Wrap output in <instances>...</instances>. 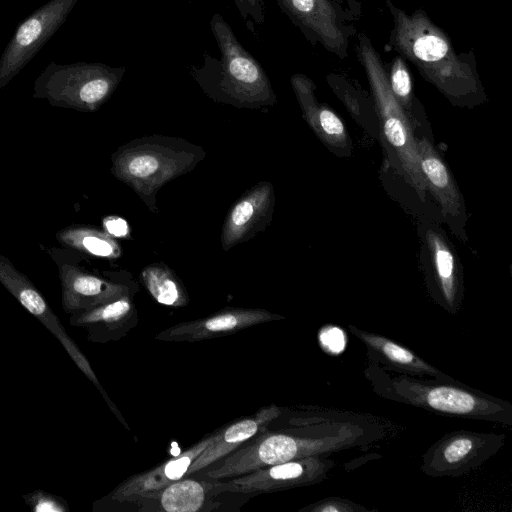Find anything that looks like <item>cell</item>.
<instances>
[{
	"mask_svg": "<svg viewBox=\"0 0 512 512\" xmlns=\"http://www.w3.org/2000/svg\"><path fill=\"white\" fill-rule=\"evenodd\" d=\"M358 56L367 75L376 106L379 137L393 169L424 201L426 184L420 169L417 137L388 83V76L369 39L359 35Z\"/></svg>",
	"mask_w": 512,
	"mask_h": 512,
	"instance_id": "5",
	"label": "cell"
},
{
	"mask_svg": "<svg viewBox=\"0 0 512 512\" xmlns=\"http://www.w3.org/2000/svg\"><path fill=\"white\" fill-rule=\"evenodd\" d=\"M210 27L221 60L212 72H192L202 90L211 99L236 108L273 106L277 98L261 64L241 45L221 15H213Z\"/></svg>",
	"mask_w": 512,
	"mask_h": 512,
	"instance_id": "4",
	"label": "cell"
},
{
	"mask_svg": "<svg viewBox=\"0 0 512 512\" xmlns=\"http://www.w3.org/2000/svg\"><path fill=\"white\" fill-rule=\"evenodd\" d=\"M223 491V481H206L183 477L164 488L133 496L103 507L112 511L120 504L130 503L139 511L198 512L212 510L211 498Z\"/></svg>",
	"mask_w": 512,
	"mask_h": 512,
	"instance_id": "12",
	"label": "cell"
},
{
	"mask_svg": "<svg viewBox=\"0 0 512 512\" xmlns=\"http://www.w3.org/2000/svg\"><path fill=\"white\" fill-rule=\"evenodd\" d=\"M65 247L109 260L118 259L122 249L117 241L104 230L82 224H74L60 229L55 235Z\"/></svg>",
	"mask_w": 512,
	"mask_h": 512,
	"instance_id": "22",
	"label": "cell"
},
{
	"mask_svg": "<svg viewBox=\"0 0 512 512\" xmlns=\"http://www.w3.org/2000/svg\"><path fill=\"white\" fill-rule=\"evenodd\" d=\"M234 2L251 32H254V25H262L264 23L263 0H234Z\"/></svg>",
	"mask_w": 512,
	"mask_h": 512,
	"instance_id": "26",
	"label": "cell"
},
{
	"mask_svg": "<svg viewBox=\"0 0 512 512\" xmlns=\"http://www.w3.org/2000/svg\"><path fill=\"white\" fill-rule=\"evenodd\" d=\"M23 499L33 512H68V502L59 495L42 489L24 494Z\"/></svg>",
	"mask_w": 512,
	"mask_h": 512,
	"instance_id": "24",
	"label": "cell"
},
{
	"mask_svg": "<svg viewBox=\"0 0 512 512\" xmlns=\"http://www.w3.org/2000/svg\"><path fill=\"white\" fill-rule=\"evenodd\" d=\"M61 283V304L71 315L131 293L127 285L107 280L75 264L54 259Z\"/></svg>",
	"mask_w": 512,
	"mask_h": 512,
	"instance_id": "16",
	"label": "cell"
},
{
	"mask_svg": "<svg viewBox=\"0 0 512 512\" xmlns=\"http://www.w3.org/2000/svg\"><path fill=\"white\" fill-rule=\"evenodd\" d=\"M276 1L307 38L320 42L327 50L342 58L347 55V37L330 0Z\"/></svg>",
	"mask_w": 512,
	"mask_h": 512,
	"instance_id": "17",
	"label": "cell"
},
{
	"mask_svg": "<svg viewBox=\"0 0 512 512\" xmlns=\"http://www.w3.org/2000/svg\"><path fill=\"white\" fill-rule=\"evenodd\" d=\"M318 339L323 350L332 355L341 353L346 346L345 333L339 327H323L319 331Z\"/></svg>",
	"mask_w": 512,
	"mask_h": 512,
	"instance_id": "27",
	"label": "cell"
},
{
	"mask_svg": "<svg viewBox=\"0 0 512 512\" xmlns=\"http://www.w3.org/2000/svg\"><path fill=\"white\" fill-rule=\"evenodd\" d=\"M336 466L326 456H310L256 469L224 481V491L256 494L320 483Z\"/></svg>",
	"mask_w": 512,
	"mask_h": 512,
	"instance_id": "9",
	"label": "cell"
},
{
	"mask_svg": "<svg viewBox=\"0 0 512 512\" xmlns=\"http://www.w3.org/2000/svg\"><path fill=\"white\" fill-rule=\"evenodd\" d=\"M140 279L155 301L170 307H184L189 302L182 281L164 263H152L144 267Z\"/></svg>",
	"mask_w": 512,
	"mask_h": 512,
	"instance_id": "23",
	"label": "cell"
},
{
	"mask_svg": "<svg viewBox=\"0 0 512 512\" xmlns=\"http://www.w3.org/2000/svg\"><path fill=\"white\" fill-rule=\"evenodd\" d=\"M275 207L274 187L269 181L256 183L230 208L222 225L220 243L224 251L246 242L265 230Z\"/></svg>",
	"mask_w": 512,
	"mask_h": 512,
	"instance_id": "13",
	"label": "cell"
},
{
	"mask_svg": "<svg viewBox=\"0 0 512 512\" xmlns=\"http://www.w3.org/2000/svg\"><path fill=\"white\" fill-rule=\"evenodd\" d=\"M506 436L468 430L445 434L422 456L421 471L429 477H458L480 467L505 444Z\"/></svg>",
	"mask_w": 512,
	"mask_h": 512,
	"instance_id": "7",
	"label": "cell"
},
{
	"mask_svg": "<svg viewBox=\"0 0 512 512\" xmlns=\"http://www.w3.org/2000/svg\"><path fill=\"white\" fill-rule=\"evenodd\" d=\"M281 319L284 317L265 309L227 307L201 319L175 324L159 332L155 339L172 342L207 340Z\"/></svg>",
	"mask_w": 512,
	"mask_h": 512,
	"instance_id": "14",
	"label": "cell"
},
{
	"mask_svg": "<svg viewBox=\"0 0 512 512\" xmlns=\"http://www.w3.org/2000/svg\"><path fill=\"white\" fill-rule=\"evenodd\" d=\"M291 84L303 118L318 139L336 156L350 157L353 144L345 124L329 106L317 101L313 82L302 74H294Z\"/></svg>",
	"mask_w": 512,
	"mask_h": 512,
	"instance_id": "18",
	"label": "cell"
},
{
	"mask_svg": "<svg viewBox=\"0 0 512 512\" xmlns=\"http://www.w3.org/2000/svg\"><path fill=\"white\" fill-rule=\"evenodd\" d=\"M79 0H49L16 28L0 57V90L7 86L64 24Z\"/></svg>",
	"mask_w": 512,
	"mask_h": 512,
	"instance_id": "8",
	"label": "cell"
},
{
	"mask_svg": "<svg viewBox=\"0 0 512 512\" xmlns=\"http://www.w3.org/2000/svg\"><path fill=\"white\" fill-rule=\"evenodd\" d=\"M205 156L203 147L183 138L154 134L118 147L111 155L110 171L152 213H158V191L169 181L190 172Z\"/></svg>",
	"mask_w": 512,
	"mask_h": 512,
	"instance_id": "3",
	"label": "cell"
},
{
	"mask_svg": "<svg viewBox=\"0 0 512 512\" xmlns=\"http://www.w3.org/2000/svg\"><path fill=\"white\" fill-rule=\"evenodd\" d=\"M124 74V67L104 63L50 62L36 77L32 97L53 107L94 112L110 99Z\"/></svg>",
	"mask_w": 512,
	"mask_h": 512,
	"instance_id": "6",
	"label": "cell"
},
{
	"mask_svg": "<svg viewBox=\"0 0 512 512\" xmlns=\"http://www.w3.org/2000/svg\"><path fill=\"white\" fill-rule=\"evenodd\" d=\"M424 267L435 300L447 311L456 313L463 294V270L444 231L435 223L423 228Z\"/></svg>",
	"mask_w": 512,
	"mask_h": 512,
	"instance_id": "10",
	"label": "cell"
},
{
	"mask_svg": "<svg viewBox=\"0 0 512 512\" xmlns=\"http://www.w3.org/2000/svg\"><path fill=\"white\" fill-rule=\"evenodd\" d=\"M386 4L394 19L390 43L454 105L472 107L484 99L474 66L458 56L447 35L421 11L411 15Z\"/></svg>",
	"mask_w": 512,
	"mask_h": 512,
	"instance_id": "1",
	"label": "cell"
},
{
	"mask_svg": "<svg viewBox=\"0 0 512 512\" xmlns=\"http://www.w3.org/2000/svg\"><path fill=\"white\" fill-rule=\"evenodd\" d=\"M103 230L113 238H130V228L125 219L107 216L102 221Z\"/></svg>",
	"mask_w": 512,
	"mask_h": 512,
	"instance_id": "28",
	"label": "cell"
},
{
	"mask_svg": "<svg viewBox=\"0 0 512 512\" xmlns=\"http://www.w3.org/2000/svg\"><path fill=\"white\" fill-rule=\"evenodd\" d=\"M397 372V371H396ZM374 393L382 398L449 417L484 420L512 426V404L452 379L391 373L371 361L364 370Z\"/></svg>",
	"mask_w": 512,
	"mask_h": 512,
	"instance_id": "2",
	"label": "cell"
},
{
	"mask_svg": "<svg viewBox=\"0 0 512 512\" xmlns=\"http://www.w3.org/2000/svg\"><path fill=\"white\" fill-rule=\"evenodd\" d=\"M280 414L279 407L270 405L261 408L250 417L243 418L222 428L218 438L193 461L186 476L207 468L258 433L265 431L268 424L279 417Z\"/></svg>",
	"mask_w": 512,
	"mask_h": 512,
	"instance_id": "21",
	"label": "cell"
},
{
	"mask_svg": "<svg viewBox=\"0 0 512 512\" xmlns=\"http://www.w3.org/2000/svg\"><path fill=\"white\" fill-rule=\"evenodd\" d=\"M417 151L427 192L432 194L440 206L441 216L451 232L460 240L466 241L465 201L448 165L435 148L432 139L418 137Z\"/></svg>",
	"mask_w": 512,
	"mask_h": 512,
	"instance_id": "11",
	"label": "cell"
},
{
	"mask_svg": "<svg viewBox=\"0 0 512 512\" xmlns=\"http://www.w3.org/2000/svg\"><path fill=\"white\" fill-rule=\"evenodd\" d=\"M138 320L131 293L69 315L71 326L84 329L89 341L101 344L125 337L137 325Z\"/></svg>",
	"mask_w": 512,
	"mask_h": 512,
	"instance_id": "19",
	"label": "cell"
},
{
	"mask_svg": "<svg viewBox=\"0 0 512 512\" xmlns=\"http://www.w3.org/2000/svg\"><path fill=\"white\" fill-rule=\"evenodd\" d=\"M219 434L220 431L213 433L163 464L127 478L108 495L96 500L92 511L100 512L106 505L159 490L185 477L193 461L218 438Z\"/></svg>",
	"mask_w": 512,
	"mask_h": 512,
	"instance_id": "15",
	"label": "cell"
},
{
	"mask_svg": "<svg viewBox=\"0 0 512 512\" xmlns=\"http://www.w3.org/2000/svg\"><path fill=\"white\" fill-rule=\"evenodd\" d=\"M348 328L366 346L367 355L371 361L383 363L392 371L413 376L452 379L410 349L385 336L362 330L354 325H349Z\"/></svg>",
	"mask_w": 512,
	"mask_h": 512,
	"instance_id": "20",
	"label": "cell"
},
{
	"mask_svg": "<svg viewBox=\"0 0 512 512\" xmlns=\"http://www.w3.org/2000/svg\"><path fill=\"white\" fill-rule=\"evenodd\" d=\"M300 512H373L358 503L341 497H327L299 510Z\"/></svg>",
	"mask_w": 512,
	"mask_h": 512,
	"instance_id": "25",
	"label": "cell"
}]
</instances>
